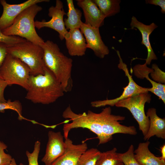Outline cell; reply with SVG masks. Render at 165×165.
I'll use <instances>...</instances> for the list:
<instances>
[{"mask_svg":"<svg viewBox=\"0 0 165 165\" xmlns=\"http://www.w3.org/2000/svg\"><path fill=\"white\" fill-rule=\"evenodd\" d=\"M151 97L148 92L141 93L120 100L115 105L130 111L138 123L139 129L144 136L148 131L150 123L149 119L145 113V105L146 103H150Z\"/></svg>","mask_w":165,"mask_h":165,"instance_id":"obj_7","label":"cell"},{"mask_svg":"<svg viewBox=\"0 0 165 165\" xmlns=\"http://www.w3.org/2000/svg\"><path fill=\"white\" fill-rule=\"evenodd\" d=\"M42 9L37 4L27 8L15 18L10 26L2 30V32L7 36L20 37L41 46L45 41L36 31L34 19Z\"/></svg>","mask_w":165,"mask_h":165,"instance_id":"obj_4","label":"cell"},{"mask_svg":"<svg viewBox=\"0 0 165 165\" xmlns=\"http://www.w3.org/2000/svg\"><path fill=\"white\" fill-rule=\"evenodd\" d=\"M63 7L61 1L56 0L55 6H51L48 10V15L51 17V19L48 21L45 20L35 21V27L38 29L44 27L53 29L58 33L59 38L61 40L64 39L68 31L66 29L64 24V16L67 14Z\"/></svg>","mask_w":165,"mask_h":165,"instance_id":"obj_10","label":"cell"},{"mask_svg":"<svg viewBox=\"0 0 165 165\" xmlns=\"http://www.w3.org/2000/svg\"><path fill=\"white\" fill-rule=\"evenodd\" d=\"M153 71L151 73V76L155 82L159 83H165V72L160 70L156 64L152 65Z\"/></svg>","mask_w":165,"mask_h":165,"instance_id":"obj_28","label":"cell"},{"mask_svg":"<svg viewBox=\"0 0 165 165\" xmlns=\"http://www.w3.org/2000/svg\"><path fill=\"white\" fill-rule=\"evenodd\" d=\"M8 45L2 43H0V69L5 57L7 54ZM2 79L0 75V80Z\"/></svg>","mask_w":165,"mask_h":165,"instance_id":"obj_30","label":"cell"},{"mask_svg":"<svg viewBox=\"0 0 165 165\" xmlns=\"http://www.w3.org/2000/svg\"><path fill=\"white\" fill-rule=\"evenodd\" d=\"M64 142L65 146L64 152L51 165H77L80 156L87 149L86 143L75 145L68 138L65 139Z\"/></svg>","mask_w":165,"mask_h":165,"instance_id":"obj_14","label":"cell"},{"mask_svg":"<svg viewBox=\"0 0 165 165\" xmlns=\"http://www.w3.org/2000/svg\"><path fill=\"white\" fill-rule=\"evenodd\" d=\"M40 142L37 141L35 144L34 149L32 153L27 151L26 152L27 157L28 165H39L38 157L40 149Z\"/></svg>","mask_w":165,"mask_h":165,"instance_id":"obj_26","label":"cell"},{"mask_svg":"<svg viewBox=\"0 0 165 165\" xmlns=\"http://www.w3.org/2000/svg\"><path fill=\"white\" fill-rule=\"evenodd\" d=\"M77 5L83 11L86 24L96 28L104 24L105 16L93 0H77Z\"/></svg>","mask_w":165,"mask_h":165,"instance_id":"obj_15","label":"cell"},{"mask_svg":"<svg viewBox=\"0 0 165 165\" xmlns=\"http://www.w3.org/2000/svg\"><path fill=\"white\" fill-rule=\"evenodd\" d=\"M41 46L43 50L45 66L61 84L64 92L71 91L73 86L72 60L62 53L58 45L51 41L47 40Z\"/></svg>","mask_w":165,"mask_h":165,"instance_id":"obj_2","label":"cell"},{"mask_svg":"<svg viewBox=\"0 0 165 165\" xmlns=\"http://www.w3.org/2000/svg\"><path fill=\"white\" fill-rule=\"evenodd\" d=\"M116 52L119 58V63L118 65V67L119 69L122 70L124 72L126 76L128 77V84L127 86L123 88V91L119 97L112 99L92 101L91 102V105L93 107L99 108L107 105L113 106L116 103L120 100L139 94L148 92V88L141 86L134 81L132 76L129 73L127 64L123 61L119 51L117 50Z\"/></svg>","mask_w":165,"mask_h":165,"instance_id":"obj_8","label":"cell"},{"mask_svg":"<svg viewBox=\"0 0 165 165\" xmlns=\"http://www.w3.org/2000/svg\"><path fill=\"white\" fill-rule=\"evenodd\" d=\"M62 116L64 118L70 119L72 121L70 123H65L63 126L64 137L65 139L68 138L69 133L71 129L82 128H87L96 134L99 140V145L110 141L103 132L101 111L99 113H96L88 110L87 113L77 114L69 105L63 112Z\"/></svg>","mask_w":165,"mask_h":165,"instance_id":"obj_3","label":"cell"},{"mask_svg":"<svg viewBox=\"0 0 165 165\" xmlns=\"http://www.w3.org/2000/svg\"><path fill=\"white\" fill-rule=\"evenodd\" d=\"M7 52L26 64L29 68L30 75L44 73V52L41 46L27 40L8 46Z\"/></svg>","mask_w":165,"mask_h":165,"instance_id":"obj_5","label":"cell"},{"mask_svg":"<svg viewBox=\"0 0 165 165\" xmlns=\"http://www.w3.org/2000/svg\"><path fill=\"white\" fill-rule=\"evenodd\" d=\"M7 148L6 144L0 141V165H8L13 158L10 155L5 152Z\"/></svg>","mask_w":165,"mask_h":165,"instance_id":"obj_29","label":"cell"},{"mask_svg":"<svg viewBox=\"0 0 165 165\" xmlns=\"http://www.w3.org/2000/svg\"><path fill=\"white\" fill-rule=\"evenodd\" d=\"M150 142L148 141L139 144L134 151V157L141 165H165V160L160 157H157L148 148Z\"/></svg>","mask_w":165,"mask_h":165,"instance_id":"obj_19","label":"cell"},{"mask_svg":"<svg viewBox=\"0 0 165 165\" xmlns=\"http://www.w3.org/2000/svg\"><path fill=\"white\" fill-rule=\"evenodd\" d=\"M134 151V146L131 145L125 152L118 153L120 160L124 165H141L135 159Z\"/></svg>","mask_w":165,"mask_h":165,"instance_id":"obj_25","label":"cell"},{"mask_svg":"<svg viewBox=\"0 0 165 165\" xmlns=\"http://www.w3.org/2000/svg\"><path fill=\"white\" fill-rule=\"evenodd\" d=\"M45 154L42 161L45 165L51 164L61 156L65 149V143L61 132L50 131Z\"/></svg>","mask_w":165,"mask_h":165,"instance_id":"obj_13","label":"cell"},{"mask_svg":"<svg viewBox=\"0 0 165 165\" xmlns=\"http://www.w3.org/2000/svg\"><path fill=\"white\" fill-rule=\"evenodd\" d=\"M64 39L69 54L72 56H82L87 48L86 39L80 29H74L68 31Z\"/></svg>","mask_w":165,"mask_h":165,"instance_id":"obj_16","label":"cell"},{"mask_svg":"<svg viewBox=\"0 0 165 165\" xmlns=\"http://www.w3.org/2000/svg\"><path fill=\"white\" fill-rule=\"evenodd\" d=\"M130 26L131 28H137L141 33L142 38L141 43L146 46L148 51L147 57L145 63L147 65H149L152 60L157 59L151 46L149 36L158 26L154 23H152L149 25L145 24L138 21L134 16L131 18Z\"/></svg>","mask_w":165,"mask_h":165,"instance_id":"obj_17","label":"cell"},{"mask_svg":"<svg viewBox=\"0 0 165 165\" xmlns=\"http://www.w3.org/2000/svg\"><path fill=\"white\" fill-rule=\"evenodd\" d=\"M105 18L115 15L120 11V0H93Z\"/></svg>","mask_w":165,"mask_h":165,"instance_id":"obj_21","label":"cell"},{"mask_svg":"<svg viewBox=\"0 0 165 165\" xmlns=\"http://www.w3.org/2000/svg\"><path fill=\"white\" fill-rule=\"evenodd\" d=\"M114 148L111 150L101 152L95 165H117L121 162Z\"/></svg>","mask_w":165,"mask_h":165,"instance_id":"obj_22","label":"cell"},{"mask_svg":"<svg viewBox=\"0 0 165 165\" xmlns=\"http://www.w3.org/2000/svg\"><path fill=\"white\" fill-rule=\"evenodd\" d=\"M26 40L19 36L6 35L0 30V43H3L8 46H10Z\"/></svg>","mask_w":165,"mask_h":165,"instance_id":"obj_27","label":"cell"},{"mask_svg":"<svg viewBox=\"0 0 165 165\" xmlns=\"http://www.w3.org/2000/svg\"><path fill=\"white\" fill-rule=\"evenodd\" d=\"M6 109H11L16 112L18 115V118L21 120L25 119L22 115V106L20 102L18 100L13 101L9 100L6 102L0 103V112H4Z\"/></svg>","mask_w":165,"mask_h":165,"instance_id":"obj_24","label":"cell"},{"mask_svg":"<svg viewBox=\"0 0 165 165\" xmlns=\"http://www.w3.org/2000/svg\"><path fill=\"white\" fill-rule=\"evenodd\" d=\"M101 152L96 148L87 149L80 156L77 165H95Z\"/></svg>","mask_w":165,"mask_h":165,"instance_id":"obj_23","label":"cell"},{"mask_svg":"<svg viewBox=\"0 0 165 165\" xmlns=\"http://www.w3.org/2000/svg\"><path fill=\"white\" fill-rule=\"evenodd\" d=\"M80 30L85 37L87 48L91 49L95 55L103 58L108 54L109 50L102 39L99 28L82 23Z\"/></svg>","mask_w":165,"mask_h":165,"instance_id":"obj_12","label":"cell"},{"mask_svg":"<svg viewBox=\"0 0 165 165\" xmlns=\"http://www.w3.org/2000/svg\"><path fill=\"white\" fill-rule=\"evenodd\" d=\"M27 91V99L44 105L55 102L64 92L61 84L45 66L44 74L30 75Z\"/></svg>","mask_w":165,"mask_h":165,"instance_id":"obj_1","label":"cell"},{"mask_svg":"<svg viewBox=\"0 0 165 165\" xmlns=\"http://www.w3.org/2000/svg\"><path fill=\"white\" fill-rule=\"evenodd\" d=\"M0 75L8 85L16 84L27 90L30 75L29 68L20 60L8 53L1 67Z\"/></svg>","mask_w":165,"mask_h":165,"instance_id":"obj_6","label":"cell"},{"mask_svg":"<svg viewBox=\"0 0 165 165\" xmlns=\"http://www.w3.org/2000/svg\"><path fill=\"white\" fill-rule=\"evenodd\" d=\"M146 115L149 119V129L144 139L148 140L151 137L156 136L158 138L165 139V119L158 116L156 109L153 108H149Z\"/></svg>","mask_w":165,"mask_h":165,"instance_id":"obj_18","label":"cell"},{"mask_svg":"<svg viewBox=\"0 0 165 165\" xmlns=\"http://www.w3.org/2000/svg\"><path fill=\"white\" fill-rule=\"evenodd\" d=\"M145 3L147 4H150L156 6H159L161 8V11L162 13H165V0H146Z\"/></svg>","mask_w":165,"mask_h":165,"instance_id":"obj_31","label":"cell"},{"mask_svg":"<svg viewBox=\"0 0 165 165\" xmlns=\"http://www.w3.org/2000/svg\"><path fill=\"white\" fill-rule=\"evenodd\" d=\"M117 165H124V164L122 163L121 162L118 164Z\"/></svg>","mask_w":165,"mask_h":165,"instance_id":"obj_35","label":"cell"},{"mask_svg":"<svg viewBox=\"0 0 165 165\" xmlns=\"http://www.w3.org/2000/svg\"><path fill=\"white\" fill-rule=\"evenodd\" d=\"M8 85L7 83L5 80H0V103L6 102L4 96V91Z\"/></svg>","mask_w":165,"mask_h":165,"instance_id":"obj_32","label":"cell"},{"mask_svg":"<svg viewBox=\"0 0 165 165\" xmlns=\"http://www.w3.org/2000/svg\"><path fill=\"white\" fill-rule=\"evenodd\" d=\"M49 1V0H28L21 3L12 4L7 3L5 0H0L3 10L0 17V30L2 31L10 26L15 18L27 8L39 3Z\"/></svg>","mask_w":165,"mask_h":165,"instance_id":"obj_11","label":"cell"},{"mask_svg":"<svg viewBox=\"0 0 165 165\" xmlns=\"http://www.w3.org/2000/svg\"><path fill=\"white\" fill-rule=\"evenodd\" d=\"M8 165H17L14 158H13L10 163ZM19 165H24L22 163H20Z\"/></svg>","mask_w":165,"mask_h":165,"instance_id":"obj_34","label":"cell"},{"mask_svg":"<svg viewBox=\"0 0 165 165\" xmlns=\"http://www.w3.org/2000/svg\"><path fill=\"white\" fill-rule=\"evenodd\" d=\"M160 151L161 154V158L165 160V145L163 144L160 148Z\"/></svg>","mask_w":165,"mask_h":165,"instance_id":"obj_33","label":"cell"},{"mask_svg":"<svg viewBox=\"0 0 165 165\" xmlns=\"http://www.w3.org/2000/svg\"><path fill=\"white\" fill-rule=\"evenodd\" d=\"M101 111L103 113V132L110 141L112 139V135L116 133L131 135L137 134V132L134 126H127L120 123L119 121L124 120L125 117L112 114L110 107L103 108Z\"/></svg>","mask_w":165,"mask_h":165,"instance_id":"obj_9","label":"cell"},{"mask_svg":"<svg viewBox=\"0 0 165 165\" xmlns=\"http://www.w3.org/2000/svg\"><path fill=\"white\" fill-rule=\"evenodd\" d=\"M67 2L68 7L67 18L64 20L66 29L67 30L80 29L83 23L81 20L82 13L75 7L73 0H67Z\"/></svg>","mask_w":165,"mask_h":165,"instance_id":"obj_20","label":"cell"}]
</instances>
